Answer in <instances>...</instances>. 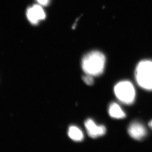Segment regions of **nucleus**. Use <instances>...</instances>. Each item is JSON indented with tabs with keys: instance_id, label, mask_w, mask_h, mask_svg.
I'll return each mask as SVG.
<instances>
[{
	"instance_id": "8",
	"label": "nucleus",
	"mask_w": 152,
	"mask_h": 152,
	"mask_svg": "<svg viewBox=\"0 0 152 152\" xmlns=\"http://www.w3.org/2000/svg\"><path fill=\"white\" fill-rule=\"evenodd\" d=\"M68 135L72 140L75 142H81L84 139V135L80 129L75 126L69 128Z\"/></svg>"
},
{
	"instance_id": "4",
	"label": "nucleus",
	"mask_w": 152,
	"mask_h": 152,
	"mask_svg": "<svg viewBox=\"0 0 152 152\" xmlns=\"http://www.w3.org/2000/svg\"><path fill=\"white\" fill-rule=\"evenodd\" d=\"M27 17L32 24H37L40 21L45 18L46 14L42 7L39 5H34L27 10Z\"/></svg>"
},
{
	"instance_id": "2",
	"label": "nucleus",
	"mask_w": 152,
	"mask_h": 152,
	"mask_svg": "<svg viewBox=\"0 0 152 152\" xmlns=\"http://www.w3.org/2000/svg\"><path fill=\"white\" fill-rule=\"evenodd\" d=\"M136 80L140 87L152 91V61L145 60L139 63L135 71Z\"/></svg>"
},
{
	"instance_id": "5",
	"label": "nucleus",
	"mask_w": 152,
	"mask_h": 152,
	"mask_svg": "<svg viewBox=\"0 0 152 152\" xmlns=\"http://www.w3.org/2000/svg\"><path fill=\"white\" fill-rule=\"evenodd\" d=\"M129 135L136 140H142L147 135V131L145 127L141 123L134 122L130 125L128 129Z\"/></svg>"
},
{
	"instance_id": "9",
	"label": "nucleus",
	"mask_w": 152,
	"mask_h": 152,
	"mask_svg": "<svg viewBox=\"0 0 152 152\" xmlns=\"http://www.w3.org/2000/svg\"><path fill=\"white\" fill-rule=\"evenodd\" d=\"M82 79L85 83L88 86H92L94 84V80L92 76L87 75H86L83 76Z\"/></svg>"
},
{
	"instance_id": "6",
	"label": "nucleus",
	"mask_w": 152,
	"mask_h": 152,
	"mask_svg": "<svg viewBox=\"0 0 152 152\" xmlns=\"http://www.w3.org/2000/svg\"><path fill=\"white\" fill-rule=\"evenodd\" d=\"M85 126L88 135L91 138H96L105 134V127L104 126H97L92 120L89 119L86 121Z\"/></svg>"
},
{
	"instance_id": "7",
	"label": "nucleus",
	"mask_w": 152,
	"mask_h": 152,
	"mask_svg": "<svg viewBox=\"0 0 152 152\" xmlns=\"http://www.w3.org/2000/svg\"><path fill=\"white\" fill-rule=\"evenodd\" d=\"M109 114L113 118L123 119L126 117V115L120 106L116 103L113 102L110 105L109 107Z\"/></svg>"
},
{
	"instance_id": "1",
	"label": "nucleus",
	"mask_w": 152,
	"mask_h": 152,
	"mask_svg": "<svg viewBox=\"0 0 152 152\" xmlns=\"http://www.w3.org/2000/svg\"><path fill=\"white\" fill-rule=\"evenodd\" d=\"M105 61V57L100 52H91L83 58L82 69L86 75L99 76L104 72Z\"/></svg>"
},
{
	"instance_id": "3",
	"label": "nucleus",
	"mask_w": 152,
	"mask_h": 152,
	"mask_svg": "<svg viewBox=\"0 0 152 152\" xmlns=\"http://www.w3.org/2000/svg\"><path fill=\"white\" fill-rule=\"evenodd\" d=\"M114 93L117 99L126 104H132L135 99L134 88L129 81H123L117 83L114 88Z\"/></svg>"
},
{
	"instance_id": "11",
	"label": "nucleus",
	"mask_w": 152,
	"mask_h": 152,
	"mask_svg": "<svg viewBox=\"0 0 152 152\" xmlns=\"http://www.w3.org/2000/svg\"><path fill=\"white\" fill-rule=\"evenodd\" d=\"M149 126L150 128L152 129V121L150 122L149 123Z\"/></svg>"
},
{
	"instance_id": "10",
	"label": "nucleus",
	"mask_w": 152,
	"mask_h": 152,
	"mask_svg": "<svg viewBox=\"0 0 152 152\" xmlns=\"http://www.w3.org/2000/svg\"><path fill=\"white\" fill-rule=\"evenodd\" d=\"M37 1L40 5L46 6L48 4L50 0H37Z\"/></svg>"
}]
</instances>
